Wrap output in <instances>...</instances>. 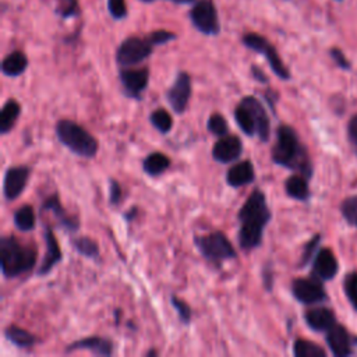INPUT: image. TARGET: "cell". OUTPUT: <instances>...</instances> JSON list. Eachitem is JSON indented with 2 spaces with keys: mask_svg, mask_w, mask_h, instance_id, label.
I'll return each mask as SVG.
<instances>
[{
  "mask_svg": "<svg viewBox=\"0 0 357 357\" xmlns=\"http://www.w3.org/2000/svg\"><path fill=\"white\" fill-rule=\"evenodd\" d=\"M272 219L266 195L262 190L255 188L241 205L237 220L240 223L237 241L243 251H252L262 244L264 230Z\"/></svg>",
  "mask_w": 357,
  "mask_h": 357,
  "instance_id": "1",
  "label": "cell"
},
{
  "mask_svg": "<svg viewBox=\"0 0 357 357\" xmlns=\"http://www.w3.org/2000/svg\"><path fill=\"white\" fill-rule=\"evenodd\" d=\"M271 159L275 165L294 170L307 178L312 176V163L307 148L301 144L296 130L280 124L276 128V139L271 149Z\"/></svg>",
  "mask_w": 357,
  "mask_h": 357,
  "instance_id": "2",
  "label": "cell"
},
{
  "mask_svg": "<svg viewBox=\"0 0 357 357\" xmlns=\"http://www.w3.org/2000/svg\"><path fill=\"white\" fill-rule=\"evenodd\" d=\"M1 273L6 279H14L31 272L38 261L35 244H24L15 236L8 234L0 238Z\"/></svg>",
  "mask_w": 357,
  "mask_h": 357,
  "instance_id": "3",
  "label": "cell"
},
{
  "mask_svg": "<svg viewBox=\"0 0 357 357\" xmlns=\"http://www.w3.org/2000/svg\"><path fill=\"white\" fill-rule=\"evenodd\" d=\"M57 139L74 155L81 158H95L99 151L98 139L78 123L61 119L54 127Z\"/></svg>",
  "mask_w": 357,
  "mask_h": 357,
  "instance_id": "4",
  "label": "cell"
},
{
  "mask_svg": "<svg viewBox=\"0 0 357 357\" xmlns=\"http://www.w3.org/2000/svg\"><path fill=\"white\" fill-rule=\"evenodd\" d=\"M194 245L208 262L216 266L237 257L231 241L223 231H211L204 236H194Z\"/></svg>",
  "mask_w": 357,
  "mask_h": 357,
  "instance_id": "5",
  "label": "cell"
},
{
  "mask_svg": "<svg viewBox=\"0 0 357 357\" xmlns=\"http://www.w3.org/2000/svg\"><path fill=\"white\" fill-rule=\"evenodd\" d=\"M241 43L247 49H250V50H252L255 53L262 54L276 77H279L283 81L290 79L291 74H290L289 68L283 63V60L279 56L276 47L265 36H262V35H259L257 32H247V33H244L241 36Z\"/></svg>",
  "mask_w": 357,
  "mask_h": 357,
  "instance_id": "6",
  "label": "cell"
},
{
  "mask_svg": "<svg viewBox=\"0 0 357 357\" xmlns=\"http://www.w3.org/2000/svg\"><path fill=\"white\" fill-rule=\"evenodd\" d=\"M155 45L146 36H128L116 49V63L120 68L134 67L153 53Z\"/></svg>",
  "mask_w": 357,
  "mask_h": 357,
  "instance_id": "7",
  "label": "cell"
},
{
  "mask_svg": "<svg viewBox=\"0 0 357 357\" xmlns=\"http://www.w3.org/2000/svg\"><path fill=\"white\" fill-rule=\"evenodd\" d=\"M188 20L202 35L216 36L220 33L222 25L213 0H195L188 11Z\"/></svg>",
  "mask_w": 357,
  "mask_h": 357,
  "instance_id": "8",
  "label": "cell"
},
{
  "mask_svg": "<svg viewBox=\"0 0 357 357\" xmlns=\"http://www.w3.org/2000/svg\"><path fill=\"white\" fill-rule=\"evenodd\" d=\"M119 79L121 84V92L124 96L141 100L142 93L146 91L149 85V68L148 67H124L119 71Z\"/></svg>",
  "mask_w": 357,
  "mask_h": 357,
  "instance_id": "9",
  "label": "cell"
},
{
  "mask_svg": "<svg viewBox=\"0 0 357 357\" xmlns=\"http://www.w3.org/2000/svg\"><path fill=\"white\" fill-rule=\"evenodd\" d=\"M192 95V79L187 71H178L173 84L166 91V100L176 114H183Z\"/></svg>",
  "mask_w": 357,
  "mask_h": 357,
  "instance_id": "10",
  "label": "cell"
},
{
  "mask_svg": "<svg viewBox=\"0 0 357 357\" xmlns=\"http://www.w3.org/2000/svg\"><path fill=\"white\" fill-rule=\"evenodd\" d=\"M291 293L294 298L303 304H318L328 298L321 279L296 278L291 282Z\"/></svg>",
  "mask_w": 357,
  "mask_h": 357,
  "instance_id": "11",
  "label": "cell"
},
{
  "mask_svg": "<svg viewBox=\"0 0 357 357\" xmlns=\"http://www.w3.org/2000/svg\"><path fill=\"white\" fill-rule=\"evenodd\" d=\"M32 169L26 165H14L7 167L3 178V195L6 201L17 199L25 190Z\"/></svg>",
  "mask_w": 357,
  "mask_h": 357,
  "instance_id": "12",
  "label": "cell"
},
{
  "mask_svg": "<svg viewBox=\"0 0 357 357\" xmlns=\"http://www.w3.org/2000/svg\"><path fill=\"white\" fill-rule=\"evenodd\" d=\"M40 212H52L57 219V226L67 233H77L79 230V219L64 209L59 192H53L42 201Z\"/></svg>",
  "mask_w": 357,
  "mask_h": 357,
  "instance_id": "13",
  "label": "cell"
},
{
  "mask_svg": "<svg viewBox=\"0 0 357 357\" xmlns=\"http://www.w3.org/2000/svg\"><path fill=\"white\" fill-rule=\"evenodd\" d=\"M211 155L212 159L218 163H233L243 155V142L237 135L227 134L225 137H220L213 144Z\"/></svg>",
  "mask_w": 357,
  "mask_h": 357,
  "instance_id": "14",
  "label": "cell"
},
{
  "mask_svg": "<svg viewBox=\"0 0 357 357\" xmlns=\"http://www.w3.org/2000/svg\"><path fill=\"white\" fill-rule=\"evenodd\" d=\"M43 238H45V244H46V252H45L42 264L39 265V268L36 271L38 276L47 275L54 268V265H57L63 259V252H61L59 240H57L52 226H49V225L45 226Z\"/></svg>",
  "mask_w": 357,
  "mask_h": 357,
  "instance_id": "15",
  "label": "cell"
},
{
  "mask_svg": "<svg viewBox=\"0 0 357 357\" xmlns=\"http://www.w3.org/2000/svg\"><path fill=\"white\" fill-rule=\"evenodd\" d=\"M113 342L107 337L100 336H86L78 339L66 346V353H71L75 350H88L96 356H112L113 353Z\"/></svg>",
  "mask_w": 357,
  "mask_h": 357,
  "instance_id": "16",
  "label": "cell"
},
{
  "mask_svg": "<svg viewBox=\"0 0 357 357\" xmlns=\"http://www.w3.org/2000/svg\"><path fill=\"white\" fill-rule=\"evenodd\" d=\"M241 100L245 102L251 107V110L255 116L258 139L261 142H268L269 138H271V121H269V116H268L266 109L264 107L262 102L258 98L252 96V95H247Z\"/></svg>",
  "mask_w": 357,
  "mask_h": 357,
  "instance_id": "17",
  "label": "cell"
},
{
  "mask_svg": "<svg viewBox=\"0 0 357 357\" xmlns=\"http://www.w3.org/2000/svg\"><path fill=\"white\" fill-rule=\"evenodd\" d=\"M255 169L251 160H241L231 165L226 172V183L233 188H240L254 183Z\"/></svg>",
  "mask_w": 357,
  "mask_h": 357,
  "instance_id": "18",
  "label": "cell"
},
{
  "mask_svg": "<svg viewBox=\"0 0 357 357\" xmlns=\"http://www.w3.org/2000/svg\"><path fill=\"white\" fill-rule=\"evenodd\" d=\"M337 261L329 248H322L317 252L312 264V276L321 280H331L337 273Z\"/></svg>",
  "mask_w": 357,
  "mask_h": 357,
  "instance_id": "19",
  "label": "cell"
},
{
  "mask_svg": "<svg viewBox=\"0 0 357 357\" xmlns=\"http://www.w3.org/2000/svg\"><path fill=\"white\" fill-rule=\"evenodd\" d=\"M326 343L331 351L337 357H344L351 353L353 344L347 331L342 326L335 324L332 328L326 331Z\"/></svg>",
  "mask_w": 357,
  "mask_h": 357,
  "instance_id": "20",
  "label": "cell"
},
{
  "mask_svg": "<svg viewBox=\"0 0 357 357\" xmlns=\"http://www.w3.org/2000/svg\"><path fill=\"white\" fill-rule=\"evenodd\" d=\"M304 319L307 325L317 332H326L329 328H332L336 324V318L332 310L326 307H315L310 308L304 314Z\"/></svg>",
  "mask_w": 357,
  "mask_h": 357,
  "instance_id": "21",
  "label": "cell"
},
{
  "mask_svg": "<svg viewBox=\"0 0 357 357\" xmlns=\"http://www.w3.org/2000/svg\"><path fill=\"white\" fill-rule=\"evenodd\" d=\"M28 57L22 50H13L1 61V73L6 77L15 78L22 75L28 68Z\"/></svg>",
  "mask_w": 357,
  "mask_h": 357,
  "instance_id": "22",
  "label": "cell"
},
{
  "mask_svg": "<svg viewBox=\"0 0 357 357\" xmlns=\"http://www.w3.org/2000/svg\"><path fill=\"white\" fill-rule=\"evenodd\" d=\"M233 117L238 126V128L245 134L247 137H254L257 135V123H255V116L251 110V107L240 100L238 105L233 110Z\"/></svg>",
  "mask_w": 357,
  "mask_h": 357,
  "instance_id": "23",
  "label": "cell"
},
{
  "mask_svg": "<svg viewBox=\"0 0 357 357\" xmlns=\"http://www.w3.org/2000/svg\"><path fill=\"white\" fill-rule=\"evenodd\" d=\"M284 191L286 194L297 201H308L310 198V187H308V178L300 173L291 174L284 181Z\"/></svg>",
  "mask_w": 357,
  "mask_h": 357,
  "instance_id": "24",
  "label": "cell"
},
{
  "mask_svg": "<svg viewBox=\"0 0 357 357\" xmlns=\"http://www.w3.org/2000/svg\"><path fill=\"white\" fill-rule=\"evenodd\" d=\"M21 114V105L15 99L10 98L1 107L0 112V134L7 135L15 126Z\"/></svg>",
  "mask_w": 357,
  "mask_h": 357,
  "instance_id": "25",
  "label": "cell"
},
{
  "mask_svg": "<svg viewBox=\"0 0 357 357\" xmlns=\"http://www.w3.org/2000/svg\"><path fill=\"white\" fill-rule=\"evenodd\" d=\"M172 165V160L167 155L163 152H151L144 160H142V170L151 177H158L163 174L166 170H169Z\"/></svg>",
  "mask_w": 357,
  "mask_h": 357,
  "instance_id": "26",
  "label": "cell"
},
{
  "mask_svg": "<svg viewBox=\"0 0 357 357\" xmlns=\"http://www.w3.org/2000/svg\"><path fill=\"white\" fill-rule=\"evenodd\" d=\"M4 336L8 342H11L14 346H17L20 349H31L38 342V339L33 333H31L29 331L18 326L15 324H10L8 326H6Z\"/></svg>",
  "mask_w": 357,
  "mask_h": 357,
  "instance_id": "27",
  "label": "cell"
},
{
  "mask_svg": "<svg viewBox=\"0 0 357 357\" xmlns=\"http://www.w3.org/2000/svg\"><path fill=\"white\" fill-rule=\"evenodd\" d=\"M14 225L21 231H32L36 226V213L32 208V205L25 204L20 206L14 215H13Z\"/></svg>",
  "mask_w": 357,
  "mask_h": 357,
  "instance_id": "28",
  "label": "cell"
},
{
  "mask_svg": "<svg viewBox=\"0 0 357 357\" xmlns=\"http://www.w3.org/2000/svg\"><path fill=\"white\" fill-rule=\"evenodd\" d=\"M71 244L74 247V250L84 255L85 258H89V259H98L99 255H100V250H99V245L98 243L88 237V236H78V237H74L71 240Z\"/></svg>",
  "mask_w": 357,
  "mask_h": 357,
  "instance_id": "29",
  "label": "cell"
},
{
  "mask_svg": "<svg viewBox=\"0 0 357 357\" xmlns=\"http://www.w3.org/2000/svg\"><path fill=\"white\" fill-rule=\"evenodd\" d=\"M149 121L155 130H158L160 134H169L173 128V117L172 114L163 109L158 107L151 112Z\"/></svg>",
  "mask_w": 357,
  "mask_h": 357,
  "instance_id": "30",
  "label": "cell"
},
{
  "mask_svg": "<svg viewBox=\"0 0 357 357\" xmlns=\"http://www.w3.org/2000/svg\"><path fill=\"white\" fill-rule=\"evenodd\" d=\"M293 354L296 357H325L326 351L311 340L297 339L293 343Z\"/></svg>",
  "mask_w": 357,
  "mask_h": 357,
  "instance_id": "31",
  "label": "cell"
},
{
  "mask_svg": "<svg viewBox=\"0 0 357 357\" xmlns=\"http://www.w3.org/2000/svg\"><path fill=\"white\" fill-rule=\"evenodd\" d=\"M206 130L209 134L220 138L229 134V124L220 113H212L206 120Z\"/></svg>",
  "mask_w": 357,
  "mask_h": 357,
  "instance_id": "32",
  "label": "cell"
},
{
  "mask_svg": "<svg viewBox=\"0 0 357 357\" xmlns=\"http://www.w3.org/2000/svg\"><path fill=\"white\" fill-rule=\"evenodd\" d=\"M56 8L54 13L67 20L79 15V0H54Z\"/></svg>",
  "mask_w": 357,
  "mask_h": 357,
  "instance_id": "33",
  "label": "cell"
},
{
  "mask_svg": "<svg viewBox=\"0 0 357 357\" xmlns=\"http://www.w3.org/2000/svg\"><path fill=\"white\" fill-rule=\"evenodd\" d=\"M170 303L173 305V308L177 311L178 319L181 321L183 325H190L191 319H192V308L190 307V304H187L181 297L172 294L170 296Z\"/></svg>",
  "mask_w": 357,
  "mask_h": 357,
  "instance_id": "34",
  "label": "cell"
},
{
  "mask_svg": "<svg viewBox=\"0 0 357 357\" xmlns=\"http://www.w3.org/2000/svg\"><path fill=\"white\" fill-rule=\"evenodd\" d=\"M340 212L350 226L357 227V195L347 197L340 205Z\"/></svg>",
  "mask_w": 357,
  "mask_h": 357,
  "instance_id": "35",
  "label": "cell"
},
{
  "mask_svg": "<svg viewBox=\"0 0 357 357\" xmlns=\"http://www.w3.org/2000/svg\"><path fill=\"white\" fill-rule=\"evenodd\" d=\"M107 11L113 20H124L128 14L126 0H107Z\"/></svg>",
  "mask_w": 357,
  "mask_h": 357,
  "instance_id": "36",
  "label": "cell"
},
{
  "mask_svg": "<svg viewBox=\"0 0 357 357\" xmlns=\"http://www.w3.org/2000/svg\"><path fill=\"white\" fill-rule=\"evenodd\" d=\"M148 38L151 39V42L155 46H160V45H165V43L176 40L177 39V33L172 32V31H167V29H155V31L148 33Z\"/></svg>",
  "mask_w": 357,
  "mask_h": 357,
  "instance_id": "37",
  "label": "cell"
},
{
  "mask_svg": "<svg viewBox=\"0 0 357 357\" xmlns=\"http://www.w3.org/2000/svg\"><path fill=\"white\" fill-rule=\"evenodd\" d=\"M344 293L351 303V305L357 310V272L349 273L344 279Z\"/></svg>",
  "mask_w": 357,
  "mask_h": 357,
  "instance_id": "38",
  "label": "cell"
},
{
  "mask_svg": "<svg viewBox=\"0 0 357 357\" xmlns=\"http://www.w3.org/2000/svg\"><path fill=\"white\" fill-rule=\"evenodd\" d=\"M319 240H321V236H319V234H315V236L304 245V250H303V254H301L300 266H305V265L311 261V258H312V255H314V252H315V250H317V245H318Z\"/></svg>",
  "mask_w": 357,
  "mask_h": 357,
  "instance_id": "39",
  "label": "cell"
},
{
  "mask_svg": "<svg viewBox=\"0 0 357 357\" xmlns=\"http://www.w3.org/2000/svg\"><path fill=\"white\" fill-rule=\"evenodd\" d=\"M123 198V188L116 178H109V202L113 206H117Z\"/></svg>",
  "mask_w": 357,
  "mask_h": 357,
  "instance_id": "40",
  "label": "cell"
},
{
  "mask_svg": "<svg viewBox=\"0 0 357 357\" xmlns=\"http://www.w3.org/2000/svg\"><path fill=\"white\" fill-rule=\"evenodd\" d=\"M329 56L332 57V60L336 63L337 67H340V68H343V70H350L351 64H350V61L347 60V57L344 56V53H343L340 49L332 47V49L329 50Z\"/></svg>",
  "mask_w": 357,
  "mask_h": 357,
  "instance_id": "41",
  "label": "cell"
},
{
  "mask_svg": "<svg viewBox=\"0 0 357 357\" xmlns=\"http://www.w3.org/2000/svg\"><path fill=\"white\" fill-rule=\"evenodd\" d=\"M347 135H349V141L351 144L353 151L357 155V114H354L347 126Z\"/></svg>",
  "mask_w": 357,
  "mask_h": 357,
  "instance_id": "42",
  "label": "cell"
},
{
  "mask_svg": "<svg viewBox=\"0 0 357 357\" xmlns=\"http://www.w3.org/2000/svg\"><path fill=\"white\" fill-rule=\"evenodd\" d=\"M262 283H264L265 290L271 293L272 287H273V269H272L271 262L265 264L262 268Z\"/></svg>",
  "mask_w": 357,
  "mask_h": 357,
  "instance_id": "43",
  "label": "cell"
},
{
  "mask_svg": "<svg viewBox=\"0 0 357 357\" xmlns=\"http://www.w3.org/2000/svg\"><path fill=\"white\" fill-rule=\"evenodd\" d=\"M250 73H251L252 78H254L257 82H259V84H268V82H269L268 75L265 74V71H264L259 66H257V64H251V67H250Z\"/></svg>",
  "mask_w": 357,
  "mask_h": 357,
  "instance_id": "44",
  "label": "cell"
},
{
  "mask_svg": "<svg viewBox=\"0 0 357 357\" xmlns=\"http://www.w3.org/2000/svg\"><path fill=\"white\" fill-rule=\"evenodd\" d=\"M264 96H265V100H266V103L269 105L271 110L275 113V102H276V99L279 98L278 93L273 92L272 89H268V91L264 93Z\"/></svg>",
  "mask_w": 357,
  "mask_h": 357,
  "instance_id": "45",
  "label": "cell"
},
{
  "mask_svg": "<svg viewBox=\"0 0 357 357\" xmlns=\"http://www.w3.org/2000/svg\"><path fill=\"white\" fill-rule=\"evenodd\" d=\"M137 211H138V208L137 206H132V208H130L127 212H124V219L127 220V222H131L135 216H137Z\"/></svg>",
  "mask_w": 357,
  "mask_h": 357,
  "instance_id": "46",
  "label": "cell"
},
{
  "mask_svg": "<svg viewBox=\"0 0 357 357\" xmlns=\"http://www.w3.org/2000/svg\"><path fill=\"white\" fill-rule=\"evenodd\" d=\"M141 1L152 3V1H156V0H141ZM169 1H172L174 4H194L195 3V0H169Z\"/></svg>",
  "mask_w": 357,
  "mask_h": 357,
  "instance_id": "47",
  "label": "cell"
},
{
  "mask_svg": "<svg viewBox=\"0 0 357 357\" xmlns=\"http://www.w3.org/2000/svg\"><path fill=\"white\" fill-rule=\"evenodd\" d=\"M121 310H119V308H116L114 310V312H113V315H114V325H119L120 324V317H121Z\"/></svg>",
  "mask_w": 357,
  "mask_h": 357,
  "instance_id": "48",
  "label": "cell"
},
{
  "mask_svg": "<svg viewBox=\"0 0 357 357\" xmlns=\"http://www.w3.org/2000/svg\"><path fill=\"white\" fill-rule=\"evenodd\" d=\"M158 354H159V351H158L156 349H151V350H148V351L145 353L146 357H149V356H158Z\"/></svg>",
  "mask_w": 357,
  "mask_h": 357,
  "instance_id": "49",
  "label": "cell"
},
{
  "mask_svg": "<svg viewBox=\"0 0 357 357\" xmlns=\"http://www.w3.org/2000/svg\"><path fill=\"white\" fill-rule=\"evenodd\" d=\"M127 326H128L130 329H135V325H132V322H131V321H128V322H127Z\"/></svg>",
  "mask_w": 357,
  "mask_h": 357,
  "instance_id": "50",
  "label": "cell"
},
{
  "mask_svg": "<svg viewBox=\"0 0 357 357\" xmlns=\"http://www.w3.org/2000/svg\"><path fill=\"white\" fill-rule=\"evenodd\" d=\"M336 1H342V0H336Z\"/></svg>",
  "mask_w": 357,
  "mask_h": 357,
  "instance_id": "51",
  "label": "cell"
}]
</instances>
